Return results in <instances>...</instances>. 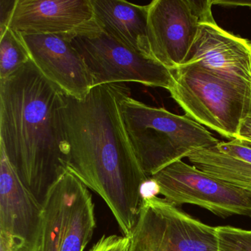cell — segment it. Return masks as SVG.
I'll return each instance as SVG.
<instances>
[{
	"mask_svg": "<svg viewBox=\"0 0 251 251\" xmlns=\"http://www.w3.org/2000/svg\"><path fill=\"white\" fill-rule=\"evenodd\" d=\"M93 76L95 86L109 83H140L170 90L174 74L152 58L119 43L101 30L72 39Z\"/></svg>",
	"mask_w": 251,
	"mask_h": 251,
	"instance_id": "52a82bcc",
	"label": "cell"
},
{
	"mask_svg": "<svg viewBox=\"0 0 251 251\" xmlns=\"http://www.w3.org/2000/svg\"><path fill=\"white\" fill-rule=\"evenodd\" d=\"M129 238L118 235H103L89 251H128Z\"/></svg>",
	"mask_w": 251,
	"mask_h": 251,
	"instance_id": "ac0fdd59",
	"label": "cell"
},
{
	"mask_svg": "<svg viewBox=\"0 0 251 251\" xmlns=\"http://www.w3.org/2000/svg\"><path fill=\"white\" fill-rule=\"evenodd\" d=\"M187 158L196 168L251 198L250 163L223 153L216 146L195 151Z\"/></svg>",
	"mask_w": 251,
	"mask_h": 251,
	"instance_id": "9a60e30c",
	"label": "cell"
},
{
	"mask_svg": "<svg viewBox=\"0 0 251 251\" xmlns=\"http://www.w3.org/2000/svg\"><path fill=\"white\" fill-rule=\"evenodd\" d=\"M65 94L30 61L0 81V147L40 202L67 170Z\"/></svg>",
	"mask_w": 251,
	"mask_h": 251,
	"instance_id": "7a4b0ae2",
	"label": "cell"
},
{
	"mask_svg": "<svg viewBox=\"0 0 251 251\" xmlns=\"http://www.w3.org/2000/svg\"><path fill=\"white\" fill-rule=\"evenodd\" d=\"M31 61L27 48L19 33L7 29L0 36V81Z\"/></svg>",
	"mask_w": 251,
	"mask_h": 251,
	"instance_id": "2e32d148",
	"label": "cell"
},
{
	"mask_svg": "<svg viewBox=\"0 0 251 251\" xmlns=\"http://www.w3.org/2000/svg\"><path fill=\"white\" fill-rule=\"evenodd\" d=\"M160 195L174 205H198L223 218L251 217V198L180 160L152 176Z\"/></svg>",
	"mask_w": 251,
	"mask_h": 251,
	"instance_id": "9c48e42d",
	"label": "cell"
},
{
	"mask_svg": "<svg viewBox=\"0 0 251 251\" xmlns=\"http://www.w3.org/2000/svg\"><path fill=\"white\" fill-rule=\"evenodd\" d=\"M20 35L39 71L65 95L83 100L95 87L93 76L71 36Z\"/></svg>",
	"mask_w": 251,
	"mask_h": 251,
	"instance_id": "8fae6325",
	"label": "cell"
},
{
	"mask_svg": "<svg viewBox=\"0 0 251 251\" xmlns=\"http://www.w3.org/2000/svg\"><path fill=\"white\" fill-rule=\"evenodd\" d=\"M169 90L186 115L230 141L238 139L248 111L251 83L208 70L199 64L173 72Z\"/></svg>",
	"mask_w": 251,
	"mask_h": 251,
	"instance_id": "277c9868",
	"label": "cell"
},
{
	"mask_svg": "<svg viewBox=\"0 0 251 251\" xmlns=\"http://www.w3.org/2000/svg\"><path fill=\"white\" fill-rule=\"evenodd\" d=\"M92 2L95 21L103 33L132 50L154 58L148 39V5L123 0H92Z\"/></svg>",
	"mask_w": 251,
	"mask_h": 251,
	"instance_id": "5bb4252c",
	"label": "cell"
},
{
	"mask_svg": "<svg viewBox=\"0 0 251 251\" xmlns=\"http://www.w3.org/2000/svg\"><path fill=\"white\" fill-rule=\"evenodd\" d=\"M128 251H218L215 227L158 197L144 200Z\"/></svg>",
	"mask_w": 251,
	"mask_h": 251,
	"instance_id": "8992f818",
	"label": "cell"
},
{
	"mask_svg": "<svg viewBox=\"0 0 251 251\" xmlns=\"http://www.w3.org/2000/svg\"><path fill=\"white\" fill-rule=\"evenodd\" d=\"M96 226L92 194L67 171L52 185L42 202L32 251H84Z\"/></svg>",
	"mask_w": 251,
	"mask_h": 251,
	"instance_id": "5b68a950",
	"label": "cell"
},
{
	"mask_svg": "<svg viewBox=\"0 0 251 251\" xmlns=\"http://www.w3.org/2000/svg\"><path fill=\"white\" fill-rule=\"evenodd\" d=\"M193 64L251 83V42L216 22L202 23L183 65Z\"/></svg>",
	"mask_w": 251,
	"mask_h": 251,
	"instance_id": "4fadbf2b",
	"label": "cell"
},
{
	"mask_svg": "<svg viewBox=\"0 0 251 251\" xmlns=\"http://www.w3.org/2000/svg\"><path fill=\"white\" fill-rule=\"evenodd\" d=\"M215 233L218 251H251V230L217 226Z\"/></svg>",
	"mask_w": 251,
	"mask_h": 251,
	"instance_id": "e0dca14e",
	"label": "cell"
},
{
	"mask_svg": "<svg viewBox=\"0 0 251 251\" xmlns=\"http://www.w3.org/2000/svg\"><path fill=\"white\" fill-rule=\"evenodd\" d=\"M237 140L248 146L251 147V89L248 111L242 120Z\"/></svg>",
	"mask_w": 251,
	"mask_h": 251,
	"instance_id": "44dd1931",
	"label": "cell"
},
{
	"mask_svg": "<svg viewBox=\"0 0 251 251\" xmlns=\"http://www.w3.org/2000/svg\"><path fill=\"white\" fill-rule=\"evenodd\" d=\"M8 28L19 34L73 38L100 30L92 0H17Z\"/></svg>",
	"mask_w": 251,
	"mask_h": 251,
	"instance_id": "7c38bea8",
	"label": "cell"
},
{
	"mask_svg": "<svg viewBox=\"0 0 251 251\" xmlns=\"http://www.w3.org/2000/svg\"><path fill=\"white\" fill-rule=\"evenodd\" d=\"M216 147L223 153L251 164V147L242 143L237 139L230 142H220Z\"/></svg>",
	"mask_w": 251,
	"mask_h": 251,
	"instance_id": "d6986e66",
	"label": "cell"
},
{
	"mask_svg": "<svg viewBox=\"0 0 251 251\" xmlns=\"http://www.w3.org/2000/svg\"><path fill=\"white\" fill-rule=\"evenodd\" d=\"M130 95L124 83L92 88L83 100L65 95L63 129L67 170L108 205L123 236L129 237L142 203L141 186L148 178L127 139L120 102Z\"/></svg>",
	"mask_w": 251,
	"mask_h": 251,
	"instance_id": "6da1fadb",
	"label": "cell"
},
{
	"mask_svg": "<svg viewBox=\"0 0 251 251\" xmlns=\"http://www.w3.org/2000/svg\"><path fill=\"white\" fill-rule=\"evenodd\" d=\"M160 195V186L153 177H148L141 186V197L144 200L151 199Z\"/></svg>",
	"mask_w": 251,
	"mask_h": 251,
	"instance_id": "7402d4cb",
	"label": "cell"
},
{
	"mask_svg": "<svg viewBox=\"0 0 251 251\" xmlns=\"http://www.w3.org/2000/svg\"><path fill=\"white\" fill-rule=\"evenodd\" d=\"M122 119L136 159L147 177L219 140L187 116L150 106L130 95L120 102Z\"/></svg>",
	"mask_w": 251,
	"mask_h": 251,
	"instance_id": "3957f363",
	"label": "cell"
},
{
	"mask_svg": "<svg viewBox=\"0 0 251 251\" xmlns=\"http://www.w3.org/2000/svg\"><path fill=\"white\" fill-rule=\"evenodd\" d=\"M17 0H0V36L8 28Z\"/></svg>",
	"mask_w": 251,
	"mask_h": 251,
	"instance_id": "ffe728a7",
	"label": "cell"
},
{
	"mask_svg": "<svg viewBox=\"0 0 251 251\" xmlns=\"http://www.w3.org/2000/svg\"><path fill=\"white\" fill-rule=\"evenodd\" d=\"M42 211V202L22 181L0 147L1 251H33Z\"/></svg>",
	"mask_w": 251,
	"mask_h": 251,
	"instance_id": "30bf717a",
	"label": "cell"
},
{
	"mask_svg": "<svg viewBox=\"0 0 251 251\" xmlns=\"http://www.w3.org/2000/svg\"><path fill=\"white\" fill-rule=\"evenodd\" d=\"M214 1L154 0L148 5V39L152 57L173 72L186 62L199 26L215 22Z\"/></svg>",
	"mask_w": 251,
	"mask_h": 251,
	"instance_id": "ba28073f",
	"label": "cell"
}]
</instances>
